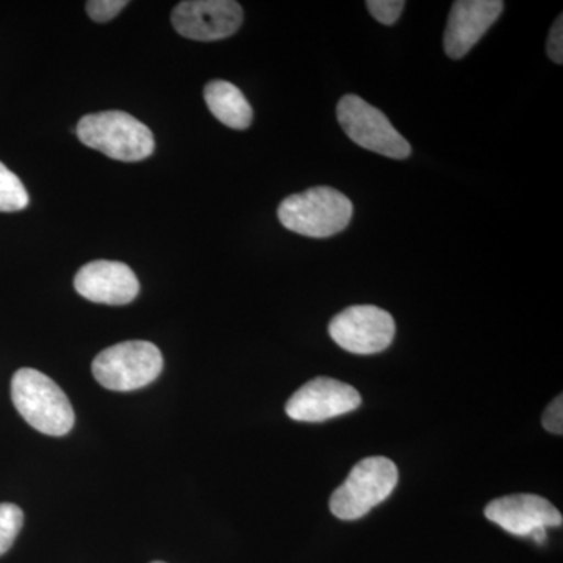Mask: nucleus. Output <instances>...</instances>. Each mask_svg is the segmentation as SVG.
Instances as JSON below:
<instances>
[{
    "mask_svg": "<svg viewBox=\"0 0 563 563\" xmlns=\"http://www.w3.org/2000/svg\"><path fill=\"white\" fill-rule=\"evenodd\" d=\"M76 133L85 146L102 152L113 161H146L155 150L151 129L125 111L87 114L77 124Z\"/></svg>",
    "mask_w": 563,
    "mask_h": 563,
    "instance_id": "obj_2",
    "label": "nucleus"
},
{
    "mask_svg": "<svg viewBox=\"0 0 563 563\" xmlns=\"http://www.w3.org/2000/svg\"><path fill=\"white\" fill-rule=\"evenodd\" d=\"M92 376L113 391H133L161 376L163 355L150 342H124L103 350L92 362Z\"/></svg>",
    "mask_w": 563,
    "mask_h": 563,
    "instance_id": "obj_5",
    "label": "nucleus"
},
{
    "mask_svg": "<svg viewBox=\"0 0 563 563\" xmlns=\"http://www.w3.org/2000/svg\"><path fill=\"white\" fill-rule=\"evenodd\" d=\"M128 7L125 0H90L87 2V13L92 21L109 22Z\"/></svg>",
    "mask_w": 563,
    "mask_h": 563,
    "instance_id": "obj_17",
    "label": "nucleus"
},
{
    "mask_svg": "<svg viewBox=\"0 0 563 563\" xmlns=\"http://www.w3.org/2000/svg\"><path fill=\"white\" fill-rule=\"evenodd\" d=\"M361 404V393L350 384L331 377H317L292 393L285 412L295 421L322 422L354 412Z\"/></svg>",
    "mask_w": 563,
    "mask_h": 563,
    "instance_id": "obj_9",
    "label": "nucleus"
},
{
    "mask_svg": "<svg viewBox=\"0 0 563 563\" xmlns=\"http://www.w3.org/2000/svg\"><path fill=\"white\" fill-rule=\"evenodd\" d=\"M22 525H24V514L16 504H0V555L5 554L13 547Z\"/></svg>",
    "mask_w": 563,
    "mask_h": 563,
    "instance_id": "obj_15",
    "label": "nucleus"
},
{
    "mask_svg": "<svg viewBox=\"0 0 563 563\" xmlns=\"http://www.w3.org/2000/svg\"><path fill=\"white\" fill-rule=\"evenodd\" d=\"M203 99L214 118L233 131H246L254 111L240 88L231 81L211 80L203 88Z\"/></svg>",
    "mask_w": 563,
    "mask_h": 563,
    "instance_id": "obj_13",
    "label": "nucleus"
},
{
    "mask_svg": "<svg viewBox=\"0 0 563 563\" xmlns=\"http://www.w3.org/2000/svg\"><path fill=\"white\" fill-rule=\"evenodd\" d=\"M74 288L88 301L125 306L139 296L140 282L125 263L96 261L81 266L74 277Z\"/></svg>",
    "mask_w": 563,
    "mask_h": 563,
    "instance_id": "obj_12",
    "label": "nucleus"
},
{
    "mask_svg": "<svg viewBox=\"0 0 563 563\" xmlns=\"http://www.w3.org/2000/svg\"><path fill=\"white\" fill-rule=\"evenodd\" d=\"M395 320L376 306H352L332 318L329 335L351 354L372 355L387 350L395 340Z\"/></svg>",
    "mask_w": 563,
    "mask_h": 563,
    "instance_id": "obj_7",
    "label": "nucleus"
},
{
    "mask_svg": "<svg viewBox=\"0 0 563 563\" xmlns=\"http://www.w3.org/2000/svg\"><path fill=\"white\" fill-rule=\"evenodd\" d=\"M542 426L548 432L562 435L563 432V398L559 395L553 402L548 406L542 417Z\"/></svg>",
    "mask_w": 563,
    "mask_h": 563,
    "instance_id": "obj_18",
    "label": "nucleus"
},
{
    "mask_svg": "<svg viewBox=\"0 0 563 563\" xmlns=\"http://www.w3.org/2000/svg\"><path fill=\"white\" fill-rule=\"evenodd\" d=\"M398 477V466L390 459L383 455L363 459L332 493L331 512L340 520H361L391 495Z\"/></svg>",
    "mask_w": 563,
    "mask_h": 563,
    "instance_id": "obj_4",
    "label": "nucleus"
},
{
    "mask_svg": "<svg viewBox=\"0 0 563 563\" xmlns=\"http://www.w3.org/2000/svg\"><path fill=\"white\" fill-rule=\"evenodd\" d=\"M29 192L20 177L0 162V211L24 210L29 206Z\"/></svg>",
    "mask_w": 563,
    "mask_h": 563,
    "instance_id": "obj_14",
    "label": "nucleus"
},
{
    "mask_svg": "<svg viewBox=\"0 0 563 563\" xmlns=\"http://www.w3.org/2000/svg\"><path fill=\"white\" fill-rule=\"evenodd\" d=\"M11 399L21 417L44 435L63 437L74 428L76 413L68 396L46 374L18 369L11 379Z\"/></svg>",
    "mask_w": 563,
    "mask_h": 563,
    "instance_id": "obj_1",
    "label": "nucleus"
},
{
    "mask_svg": "<svg viewBox=\"0 0 563 563\" xmlns=\"http://www.w3.org/2000/svg\"><path fill=\"white\" fill-rule=\"evenodd\" d=\"M152 563H165V562H152Z\"/></svg>",
    "mask_w": 563,
    "mask_h": 563,
    "instance_id": "obj_20",
    "label": "nucleus"
},
{
    "mask_svg": "<svg viewBox=\"0 0 563 563\" xmlns=\"http://www.w3.org/2000/svg\"><path fill=\"white\" fill-rule=\"evenodd\" d=\"M406 2L402 0H369L366 9L373 14L374 20L384 25H393L401 16Z\"/></svg>",
    "mask_w": 563,
    "mask_h": 563,
    "instance_id": "obj_16",
    "label": "nucleus"
},
{
    "mask_svg": "<svg viewBox=\"0 0 563 563\" xmlns=\"http://www.w3.org/2000/svg\"><path fill=\"white\" fill-rule=\"evenodd\" d=\"M563 16L559 14L555 20L553 29H551L550 36H548V55L551 60L562 65L563 63Z\"/></svg>",
    "mask_w": 563,
    "mask_h": 563,
    "instance_id": "obj_19",
    "label": "nucleus"
},
{
    "mask_svg": "<svg viewBox=\"0 0 563 563\" xmlns=\"http://www.w3.org/2000/svg\"><path fill=\"white\" fill-rule=\"evenodd\" d=\"M336 118L344 133L363 150L395 161H404L412 154L409 141L393 128L383 111L358 96H344L336 106Z\"/></svg>",
    "mask_w": 563,
    "mask_h": 563,
    "instance_id": "obj_6",
    "label": "nucleus"
},
{
    "mask_svg": "<svg viewBox=\"0 0 563 563\" xmlns=\"http://www.w3.org/2000/svg\"><path fill=\"white\" fill-rule=\"evenodd\" d=\"M179 35L195 41L229 38L243 24V9L233 0H188L173 11Z\"/></svg>",
    "mask_w": 563,
    "mask_h": 563,
    "instance_id": "obj_10",
    "label": "nucleus"
},
{
    "mask_svg": "<svg viewBox=\"0 0 563 563\" xmlns=\"http://www.w3.org/2000/svg\"><path fill=\"white\" fill-rule=\"evenodd\" d=\"M504 10L501 0H457L444 29L443 46L448 57L461 60L479 43Z\"/></svg>",
    "mask_w": 563,
    "mask_h": 563,
    "instance_id": "obj_11",
    "label": "nucleus"
},
{
    "mask_svg": "<svg viewBox=\"0 0 563 563\" xmlns=\"http://www.w3.org/2000/svg\"><path fill=\"white\" fill-rule=\"evenodd\" d=\"M485 517L504 531L529 537L537 543L547 542L548 528H561L562 514L539 495H510L495 499L485 507Z\"/></svg>",
    "mask_w": 563,
    "mask_h": 563,
    "instance_id": "obj_8",
    "label": "nucleus"
},
{
    "mask_svg": "<svg viewBox=\"0 0 563 563\" xmlns=\"http://www.w3.org/2000/svg\"><path fill=\"white\" fill-rule=\"evenodd\" d=\"M352 202L332 187H314L288 196L277 210L280 224L310 239H328L343 232L351 222Z\"/></svg>",
    "mask_w": 563,
    "mask_h": 563,
    "instance_id": "obj_3",
    "label": "nucleus"
}]
</instances>
